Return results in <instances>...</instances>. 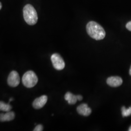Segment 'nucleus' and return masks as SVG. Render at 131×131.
I'll return each instance as SVG.
<instances>
[{
    "label": "nucleus",
    "mask_w": 131,
    "mask_h": 131,
    "mask_svg": "<svg viewBox=\"0 0 131 131\" xmlns=\"http://www.w3.org/2000/svg\"><path fill=\"white\" fill-rule=\"evenodd\" d=\"M86 31L91 38L96 40H102L105 37V32L99 24L91 21L86 25Z\"/></svg>",
    "instance_id": "1"
},
{
    "label": "nucleus",
    "mask_w": 131,
    "mask_h": 131,
    "mask_svg": "<svg viewBox=\"0 0 131 131\" xmlns=\"http://www.w3.org/2000/svg\"><path fill=\"white\" fill-rule=\"evenodd\" d=\"M23 15L24 20L30 25L37 24L38 20V14L35 8L30 4H27L24 7Z\"/></svg>",
    "instance_id": "2"
},
{
    "label": "nucleus",
    "mask_w": 131,
    "mask_h": 131,
    "mask_svg": "<svg viewBox=\"0 0 131 131\" xmlns=\"http://www.w3.org/2000/svg\"><path fill=\"white\" fill-rule=\"evenodd\" d=\"M22 82L24 86L32 88L38 83V76L33 71L29 70L24 74L22 78Z\"/></svg>",
    "instance_id": "3"
},
{
    "label": "nucleus",
    "mask_w": 131,
    "mask_h": 131,
    "mask_svg": "<svg viewBox=\"0 0 131 131\" xmlns=\"http://www.w3.org/2000/svg\"><path fill=\"white\" fill-rule=\"evenodd\" d=\"M51 59L52 65L56 70H61L64 69L65 63L60 55L58 53H54L52 54Z\"/></svg>",
    "instance_id": "4"
},
{
    "label": "nucleus",
    "mask_w": 131,
    "mask_h": 131,
    "mask_svg": "<svg viewBox=\"0 0 131 131\" xmlns=\"http://www.w3.org/2000/svg\"><path fill=\"white\" fill-rule=\"evenodd\" d=\"M20 83V77L19 73L15 70H13L10 73L7 78V84L11 87L17 86Z\"/></svg>",
    "instance_id": "5"
},
{
    "label": "nucleus",
    "mask_w": 131,
    "mask_h": 131,
    "mask_svg": "<svg viewBox=\"0 0 131 131\" xmlns=\"http://www.w3.org/2000/svg\"><path fill=\"white\" fill-rule=\"evenodd\" d=\"M48 97L46 95H42L40 97L36 99L33 102V106L36 109H39L43 107L46 103Z\"/></svg>",
    "instance_id": "6"
},
{
    "label": "nucleus",
    "mask_w": 131,
    "mask_h": 131,
    "mask_svg": "<svg viewBox=\"0 0 131 131\" xmlns=\"http://www.w3.org/2000/svg\"><path fill=\"white\" fill-rule=\"evenodd\" d=\"M77 111L79 115L85 117H88L91 114L92 110L89 107L87 104L82 103L77 107Z\"/></svg>",
    "instance_id": "7"
},
{
    "label": "nucleus",
    "mask_w": 131,
    "mask_h": 131,
    "mask_svg": "<svg viewBox=\"0 0 131 131\" xmlns=\"http://www.w3.org/2000/svg\"><path fill=\"white\" fill-rule=\"evenodd\" d=\"M123 81L120 77L111 76L108 78L106 83L109 86L112 87H117L122 85Z\"/></svg>",
    "instance_id": "8"
},
{
    "label": "nucleus",
    "mask_w": 131,
    "mask_h": 131,
    "mask_svg": "<svg viewBox=\"0 0 131 131\" xmlns=\"http://www.w3.org/2000/svg\"><path fill=\"white\" fill-rule=\"evenodd\" d=\"M15 117V113L10 111L8 112H6L5 114H1L0 121L1 122H10L13 120Z\"/></svg>",
    "instance_id": "9"
},
{
    "label": "nucleus",
    "mask_w": 131,
    "mask_h": 131,
    "mask_svg": "<svg viewBox=\"0 0 131 131\" xmlns=\"http://www.w3.org/2000/svg\"><path fill=\"white\" fill-rule=\"evenodd\" d=\"M64 98L66 101H68V103L70 104H74L76 103L77 101L76 95H74L70 92L66 93Z\"/></svg>",
    "instance_id": "10"
},
{
    "label": "nucleus",
    "mask_w": 131,
    "mask_h": 131,
    "mask_svg": "<svg viewBox=\"0 0 131 131\" xmlns=\"http://www.w3.org/2000/svg\"><path fill=\"white\" fill-rule=\"evenodd\" d=\"M12 109V106L9 104V103H5L1 101L0 102V110L5 112L10 111Z\"/></svg>",
    "instance_id": "11"
},
{
    "label": "nucleus",
    "mask_w": 131,
    "mask_h": 131,
    "mask_svg": "<svg viewBox=\"0 0 131 131\" xmlns=\"http://www.w3.org/2000/svg\"><path fill=\"white\" fill-rule=\"evenodd\" d=\"M122 115L123 117H126L131 115V106L128 109H126L124 106L122 108Z\"/></svg>",
    "instance_id": "12"
},
{
    "label": "nucleus",
    "mask_w": 131,
    "mask_h": 131,
    "mask_svg": "<svg viewBox=\"0 0 131 131\" xmlns=\"http://www.w3.org/2000/svg\"><path fill=\"white\" fill-rule=\"evenodd\" d=\"M43 130V127L41 124H38L37 125L35 129H34V131H42Z\"/></svg>",
    "instance_id": "13"
},
{
    "label": "nucleus",
    "mask_w": 131,
    "mask_h": 131,
    "mask_svg": "<svg viewBox=\"0 0 131 131\" xmlns=\"http://www.w3.org/2000/svg\"><path fill=\"white\" fill-rule=\"evenodd\" d=\"M126 27L127 29L128 30L131 31V21L128 22V23L126 24Z\"/></svg>",
    "instance_id": "14"
},
{
    "label": "nucleus",
    "mask_w": 131,
    "mask_h": 131,
    "mask_svg": "<svg viewBox=\"0 0 131 131\" xmlns=\"http://www.w3.org/2000/svg\"><path fill=\"white\" fill-rule=\"evenodd\" d=\"M76 97H77V100H78V101H82V99H83V97H82V96L81 95H76Z\"/></svg>",
    "instance_id": "15"
},
{
    "label": "nucleus",
    "mask_w": 131,
    "mask_h": 131,
    "mask_svg": "<svg viewBox=\"0 0 131 131\" xmlns=\"http://www.w3.org/2000/svg\"><path fill=\"white\" fill-rule=\"evenodd\" d=\"M2 8V3H0V9H1Z\"/></svg>",
    "instance_id": "16"
},
{
    "label": "nucleus",
    "mask_w": 131,
    "mask_h": 131,
    "mask_svg": "<svg viewBox=\"0 0 131 131\" xmlns=\"http://www.w3.org/2000/svg\"><path fill=\"white\" fill-rule=\"evenodd\" d=\"M129 74H130V75H131V67H130V70H129Z\"/></svg>",
    "instance_id": "17"
},
{
    "label": "nucleus",
    "mask_w": 131,
    "mask_h": 131,
    "mask_svg": "<svg viewBox=\"0 0 131 131\" xmlns=\"http://www.w3.org/2000/svg\"><path fill=\"white\" fill-rule=\"evenodd\" d=\"M13 99L12 98H10L9 99V102H10L11 101H13Z\"/></svg>",
    "instance_id": "18"
},
{
    "label": "nucleus",
    "mask_w": 131,
    "mask_h": 131,
    "mask_svg": "<svg viewBox=\"0 0 131 131\" xmlns=\"http://www.w3.org/2000/svg\"><path fill=\"white\" fill-rule=\"evenodd\" d=\"M129 131H131V126L130 127V128H129Z\"/></svg>",
    "instance_id": "19"
}]
</instances>
